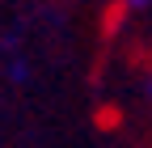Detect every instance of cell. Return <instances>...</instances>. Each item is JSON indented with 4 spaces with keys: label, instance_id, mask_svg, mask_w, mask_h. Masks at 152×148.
I'll list each match as a JSON object with an SVG mask.
<instances>
[{
    "label": "cell",
    "instance_id": "obj_1",
    "mask_svg": "<svg viewBox=\"0 0 152 148\" xmlns=\"http://www.w3.org/2000/svg\"><path fill=\"white\" fill-rule=\"evenodd\" d=\"M127 4H131V9H144V4H148V0H127Z\"/></svg>",
    "mask_w": 152,
    "mask_h": 148
}]
</instances>
